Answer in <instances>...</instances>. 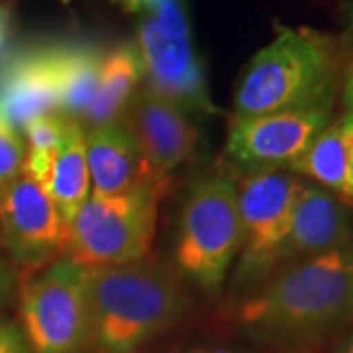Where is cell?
<instances>
[{"label":"cell","mask_w":353,"mask_h":353,"mask_svg":"<svg viewBox=\"0 0 353 353\" xmlns=\"http://www.w3.org/2000/svg\"><path fill=\"white\" fill-rule=\"evenodd\" d=\"M61 112L59 46L20 53L0 75V118L20 132L39 116Z\"/></svg>","instance_id":"obj_12"},{"label":"cell","mask_w":353,"mask_h":353,"mask_svg":"<svg viewBox=\"0 0 353 353\" xmlns=\"http://www.w3.org/2000/svg\"><path fill=\"white\" fill-rule=\"evenodd\" d=\"M69 224L50 194L20 175L0 190V243L26 271L36 273L65 255Z\"/></svg>","instance_id":"obj_9"},{"label":"cell","mask_w":353,"mask_h":353,"mask_svg":"<svg viewBox=\"0 0 353 353\" xmlns=\"http://www.w3.org/2000/svg\"><path fill=\"white\" fill-rule=\"evenodd\" d=\"M41 189L50 194L57 210L71 228L79 208L90 194V173L87 163L85 126L69 118L63 141L51 161L50 173Z\"/></svg>","instance_id":"obj_15"},{"label":"cell","mask_w":353,"mask_h":353,"mask_svg":"<svg viewBox=\"0 0 353 353\" xmlns=\"http://www.w3.org/2000/svg\"><path fill=\"white\" fill-rule=\"evenodd\" d=\"M185 353H243L232 347H224V345H201V347H192Z\"/></svg>","instance_id":"obj_25"},{"label":"cell","mask_w":353,"mask_h":353,"mask_svg":"<svg viewBox=\"0 0 353 353\" xmlns=\"http://www.w3.org/2000/svg\"><path fill=\"white\" fill-rule=\"evenodd\" d=\"M22 332L34 353L94 350L88 269L59 257L22 287Z\"/></svg>","instance_id":"obj_7"},{"label":"cell","mask_w":353,"mask_h":353,"mask_svg":"<svg viewBox=\"0 0 353 353\" xmlns=\"http://www.w3.org/2000/svg\"><path fill=\"white\" fill-rule=\"evenodd\" d=\"M341 73L338 43L308 28H281L243 69L234 116L332 108Z\"/></svg>","instance_id":"obj_3"},{"label":"cell","mask_w":353,"mask_h":353,"mask_svg":"<svg viewBox=\"0 0 353 353\" xmlns=\"http://www.w3.org/2000/svg\"><path fill=\"white\" fill-rule=\"evenodd\" d=\"M92 192L120 194L136 189H169V175L153 169L120 122L85 128Z\"/></svg>","instance_id":"obj_14"},{"label":"cell","mask_w":353,"mask_h":353,"mask_svg":"<svg viewBox=\"0 0 353 353\" xmlns=\"http://www.w3.org/2000/svg\"><path fill=\"white\" fill-rule=\"evenodd\" d=\"M143 77L138 50L132 43H122L102 57L101 79L97 97L83 118V126L94 128L120 120L126 104L138 90Z\"/></svg>","instance_id":"obj_16"},{"label":"cell","mask_w":353,"mask_h":353,"mask_svg":"<svg viewBox=\"0 0 353 353\" xmlns=\"http://www.w3.org/2000/svg\"><path fill=\"white\" fill-rule=\"evenodd\" d=\"M14 283H16V275H14L12 267L0 255V308L10 301L14 292Z\"/></svg>","instance_id":"obj_22"},{"label":"cell","mask_w":353,"mask_h":353,"mask_svg":"<svg viewBox=\"0 0 353 353\" xmlns=\"http://www.w3.org/2000/svg\"><path fill=\"white\" fill-rule=\"evenodd\" d=\"M332 122V108H299L234 116L228 152L248 169H289Z\"/></svg>","instance_id":"obj_10"},{"label":"cell","mask_w":353,"mask_h":353,"mask_svg":"<svg viewBox=\"0 0 353 353\" xmlns=\"http://www.w3.org/2000/svg\"><path fill=\"white\" fill-rule=\"evenodd\" d=\"M88 294L97 353H138L187 310L179 275L150 257L88 269Z\"/></svg>","instance_id":"obj_2"},{"label":"cell","mask_w":353,"mask_h":353,"mask_svg":"<svg viewBox=\"0 0 353 353\" xmlns=\"http://www.w3.org/2000/svg\"><path fill=\"white\" fill-rule=\"evenodd\" d=\"M26 143L10 124L0 118V190L22 175Z\"/></svg>","instance_id":"obj_19"},{"label":"cell","mask_w":353,"mask_h":353,"mask_svg":"<svg viewBox=\"0 0 353 353\" xmlns=\"http://www.w3.org/2000/svg\"><path fill=\"white\" fill-rule=\"evenodd\" d=\"M347 26H350V30H352L353 34V0L352 4L347 6Z\"/></svg>","instance_id":"obj_27"},{"label":"cell","mask_w":353,"mask_h":353,"mask_svg":"<svg viewBox=\"0 0 353 353\" xmlns=\"http://www.w3.org/2000/svg\"><path fill=\"white\" fill-rule=\"evenodd\" d=\"M241 250L238 185L222 175L204 176L189 190L176 234V269L202 292L218 294Z\"/></svg>","instance_id":"obj_5"},{"label":"cell","mask_w":353,"mask_h":353,"mask_svg":"<svg viewBox=\"0 0 353 353\" xmlns=\"http://www.w3.org/2000/svg\"><path fill=\"white\" fill-rule=\"evenodd\" d=\"M161 199L163 194L153 189L120 194L90 192L71 222L63 257L87 269L148 257Z\"/></svg>","instance_id":"obj_6"},{"label":"cell","mask_w":353,"mask_h":353,"mask_svg":"<svg viewBox=\"0 0 353 353\" xmlns=\"http://www.w3.org/2000/svg\"><path fill=\"white\" fill-rule=\"evenodd\" d=\"M101 51L87 43L59 46V87L61 114L83 122L97 97L102 65Z\"/></svg>","instance_id":"obj_17"},{"label":"cell","mask_w":353,"mask_h":353,"mask_svg":"<svg viewBox=\"0 0 353 353\" xmlns=\"http://www.w3.org/2000/svg\"><path fill=\"white\" fill-rule=\"evenodd\" d=\"M341 130V139L345 148V159H347V175H345V202L353 201V114H345L338 120Z\"/></svg>","instance_id":"obj_21"},{"label":"cell","mask_w":353,"mask_h":353,"mask_svg":"<svg viewBox=\"0 0 353 353\" xmlns=\"http://www.w3.org/2000/svg\"><path fill=\"white\" fill-rule=\"evenodd\" d=\"M136 20L145 87L185 112L216 114L201 57L194 50L187 0H116Z\"/></svg>","instance_id":"obj_4"},{"label":"cell","mask_w":353,"mask_h":353,"mask_svg":"<svg viewBox=\"0 0 353 353\" xmlns=\"http://www.w3.org/2000/svg\"><path fill=\"white\" fill-rule=\"evenodd\" d=\"M352 230L343 202L330 190L299 183L287 236L275 269L350 245Z\"/></svg>","instance_id":"obj_13"},{"label":"cell","mask_w":353,"mask_h":353,"mask_svg":"<svg viewBox=\"0 0 353 353\" xmlns=\"http://www.w3.org/2000/svg\"><path fill=\"white\" fill-rule=\"evenodd\" d=\"M341 99H343V106L347 108V112L353 114V61L345 69V75H343Z\"/></svg>","instance_id":"obj_23"},{"label":"cell","mask_w":353,"mask_h":353,"mask_svg":"<svg viewBox=\"0 0 353 353\" xmlns=\"http://www.w3.org/2000/svg\"><path fill=\"white\" fill-rule=\"evenodd\" d=\"M336 353H353V332H350L343 340H341L340 347Z\"/></svg>","instance_id":"obj_26"},{"label":"cell","mask_w":353,"mask_h":353,"mask_svg":"<svg viewBox=\"0 0 353 353\" xmlns=\"http://www.w3.org/2000/svg\"><path fill=\"white\" fill-rule=\"evenodd\" d=\"M0 353H34L22 328L2 316H0Z\"/></svg>","instance_id":"obj_20"},{"label":"cell","mask_w":353,"mask_h":353,"mask_svg":"<svg viewBox=\"0 0 353 353\" xmlns=\"http://www.w3.org/2000/svg\"><path fill=\"white\" fill-rule=\"evenodd\" d=\"M294 175H303L322 189L334 192L341 202H345V175L347 159L341 139L340 122H330L306 148L299 161L289 167Z\"/></svg>","instance_id":"obj_18"},{"label":"cell","mask_w":353,"mask_h":353,"mask_svg":"<svg viewBox=\"0 0 353 353\" xmlns=\"http://www.w3.org/2000/svg\"><path fill=\"white\" fill-rule=\"evenodd\" d=\"M236 318L245 336L273 347L326 340L353 320L352 245L275 269Z\"/></svg>","instance_id":"obj_1"},{"label":"cell","mask_w":353,"mask_h":353,"mask_svg":"<svg viewBox=\"0 0 353 353\" xmlns=\"http://www.w3.org/2000/svg\"><path fill=\"white\" fill-rule=\"evenodd\" d=\"M63 2H65V4H67V2H71V0H63Z\"/></svg>","instance_id":"obj_28"},{"label":"cell","mask_w":353,"mask_h":353,"mask_svg":"<svg viewBox=\"0 0 353 353\" xmlns=\"http://www.w3.org/2000/svg\"><path fill=\"white\" fill-rule=\"evenodd\" d=\"M118 122L153 169L163 175L189 161L199 143V130L192 126L189 114L145 85L134 92Z\"/></svg>","instance_id":"obj_11"},{"label":"cell","mask_w":353,"mask_h":353,"mask_svg":"<svg viewBox=\"0 0 353 353\" xmlns=\"http://www.w3.org/2000/svg\"><path fill=\"white\" fill-rule=\"evenodd\" d=\"M8 24H10V12L4 4H0V50L4 46V39L8 36Z\"/></svg>","instance_id":"obj_24"},{"label":"cell","mask_w":353,"mask_h":353,"mask_svg":"<svg viewBox=\"0 0 353 353\" xmlns=\"http://www.w3.org/2000/svg\"><path fill=\"white\" fill-rule=\"evenodd\" d=\"M301 179L290 169L250 171L238 185L241 218L236 287L252 289L275 271L277 252L289 230Z\"/></svg>","instance_id":"obj_8"}]
</instances>
